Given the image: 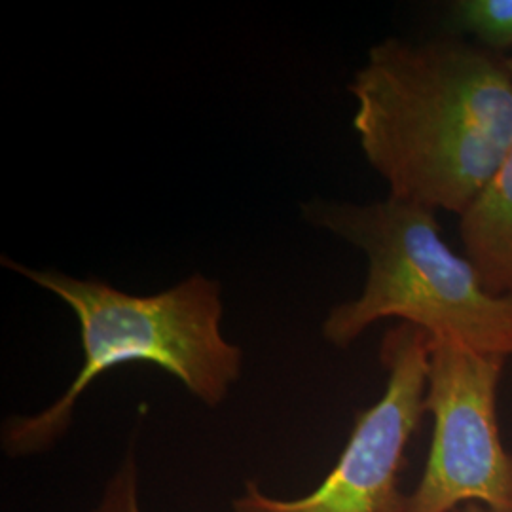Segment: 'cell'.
I'll return each mask as SVG.
<instances>
[{
  "label": "cell",
  "instance_id": "2",
  "mask_svg": "<svg viewBox=\"0 0 512 512\" xmlns=\"http://www.w3.org/2000/svg\"><path fill=\"white\" fill-rule=\"evenodd\" d=\"M2 266L73 310L84 351V365L57 401L37 414L4 421L2 448L12 458L46 452L63 439L78 399L112 368L160 366L207 406L224 403L241 376L243 351L222 334V289L215 279L194 274L164 293L139 296L99 279L33 270L6 256Z\"/></svg>",
  "mask_w": 512,
  "mask_h": 512
},
{
  "label": "cell",
  "instance_id": "1",
  "mask_svg": "<svg viewBox=\"0 0 512 512\" xmlns=\"http://www.w3.org/2000/svg\"><path fill=\"white\" fill-rule=\"evenodd\" d=\"M349 93L359 147L389 196L435 213L463 217L511 143L507 55L459 35L384 38Z\"/></svg>",
  "mask_w": 512,
  "mask_h": 512
},
{
  "label": "cell",
  "instance_id": "6",
  "mask_svg": "<svg viewBox=\"0 0 512 512\" xmlns=\"http://www.w3.org/2000/svg\"><path fill=\"white\" fill-rule=\"evenodd\" d=\"M512 71V55H507ZM463 253L495 294H512V139L492 181L459 217Z\"/></svg>",
  "mask_w": 512,
  "mask_h": 512
},
{
  "label": "cell",
  "instance_id": "4",
  "mask_svg": "<svg viewBox=\"0 0 512 512\" xmlns=\"http://www.w3.org/2000/svg\"><path fill=\"white\" fill-rule=\"evenodd\" d=\"M431 336L399 323L387 330L380 359L384 395L357 414L348 444L332 471L308 495L277 499L247 480L234 512H404L401 473L408 444L427 416Z\"/></svg>",
  "mask_w": 512,
  "mask_h": 512
},
{
  "label": "cell",
  "instance_id": "3",
  "mask_svg": "<svg viewBox=\"0 0 512 512\" xmlns=\"http://www.w3.org/2000/svg\"><path fill=\"white\" fill-rule=\"evenodd\" d=\"M311 226L348 241L366 256L365 287L329 311L323 336L349 348L384 319L425 330L484 355L512 357V294L484 285L469 256L444 239L435 211L387 196L372 203H302Z\"/></svg>",
  "mask_w": 512,
  "mask_h": 512
},
{
  "label": "cell",
  "instance_id": "8",
  "mask_svg": "<svg viewBox=\"0 0 512 512\" xmlns=\"http://www.w3.org/2000/svg\"><path fill=\"white\" fill-rule=\"evenodd\" d=\"M93 512H143L139 503V471L135 452L129 450L114 471Z\"/></svg>",
  "mask_w": 512,
  "mask_h": 512
},
{
  "label": "cell",
  "instance_id": "7",
  "mask_svg": "<svg viewBox=\"0 0 512 512\" xmlns=\"http://www.w3.org/2000/svg\"><path fill=\"white\" fill-rule=\"evenodd\" d=\"M459 37L501 54L512 48V0H459L450 8Z\"/></svg>",
  "mask_w": 512,
  "mask_h": 512
},
{
  "label": "cell",
  "instance_id": "5",
  "mask_svg": "<svg viewBox=\"0 0 512 512\" xmlns=\"http://www.w3.org/2000/svg\"><path fill=\"white\" fill-rule=\"evenodd\" d=\"M505 365L503 357L431 340L425 406L433 439L404 512H454L467 503L512 512V454L497 418Z\"/></svg>",
  "mask_w": 512,
  "mask_h": 512
},
{
  "label": "cell",
  "instance_id": "9",
  "mask_svg": "<svg viewBox=\"0 0 512 512\" xmlns=\"http://www.w3.org/2000/svg\"><path fill=\"white\" fill-rule=\"evenodd\" d=\"M454 512H494L492 509H488V507H484V505H480V503H467V505H461Z\"/></svg>",
  "mask_w": 512,
  "mask_h": 512
}]
</instances>
